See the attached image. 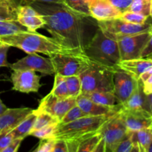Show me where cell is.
Masks as SVG:
<instances>
[{
  "mask_svg": "<svg viewBox=\"0 0 152 152\" xmlns=\"http://www.w3.org/2000/svg\"><path fill=\"white\" fill-rule=\"evenodd\" d=\"M37 117V115L33 111L26 118L24 119L19 125H17L13 130L10 131L13 137V139L23 140L25 137L29 135L31 131L34 129Z\"/></svg>",
  "mask_w": 152,
  "mask_h": 152,
  "instance_id": "obj_22",
  "label": "cell"
},
{
  "mask_svg": "<svg viewBox=\"0 0 152 152\" xmlns=\"http://www.w3.org/2000/svg\"><path fill=\"white\" fill-rule=\"evenodd\" d=\"M22 2L28 3L31 2H48V3H60L64 4V0H22Z\"/></svg>",
  "mask_w": 152,
  "mask_h": 152,
  "instance_id": "obj_45",
  "label": "cell"
},
{
  "mask_svg": "<svg viewBox=\"0 0 152 152\" xmlns=\"http://www.w3.org/2000/svg\"><path fill=\"white\" fill-rule=\"evenodd\" d=\"M101 138H102V136L99 133L94 136L91 137L82 141L77 145L75 152H93L94 149L96 146L98 142H99Z\"/></svg>",
  "mask_w": 152,
  "mask_h": 152,
  "instance_id": "obj_30",
  "label": "cell"
},
{
  "mask_svg": "<svg viewBox=\"0 0 152 152\" xmlns=\"http://www.w3.org/2000/svg\"><path fill=\"white\" fill-rule=\"evenodd\" d=\"M34 111L30 108H7L0 115V134L5 131H12L22 120Z\"/></svg>",
  "mask_w": 152,
  "mask_h": 152,
  "instance_id": "obj_16",
  "label": "cell"
},
{
  "mask_svg": "<svg viewBox=\"0 0 152 152\" xmlns=\"http://www.w3.org/2000/svg\"><path fill=\"white\" fill-rule=\"evenodd\" d=\"M84 53L94 63L112 71L118 68L120 55L117 42L105 36L99 28L86 45Z\"/></svg>",
  "mask_w": 152,
  "mask_h": 152,
  "instance_id": "obj_4",
  "label": "cell"
},
{
  "mask_svg": "<svg viewBox=\"0 0 152 152\" xmlns=\"http://www.w3.org/2000/svg\"><path fill=\"white\" fill-rule=\"evenodd\" d=\"M147 57H148V58H151V59H152V53H151V54H150V55H148V56H147Z\"/></svg>",
  "mask_w": 152,
  "mask_h": 152,
  "instance_id": "obj_53",
  "label": "cell"
},
{
  "mask_svg": "<svg viewBox=\"0 0 152 152\" xmlns=\"http://www.w3.org/2000/svg\"><path fill=\"white\" fill-rule=\"evenodd\" d=\"M151 128H152V116H151Z\"/></svg>",
  "mask_w": 152,
  "mask_h": 152,
  "instance_id": "obj_54",
  "label": "cell"
},
{
  "mask_svg": "<svg viewBox=\"0 0 152 152\" xmlns=\"http://www.w3.org/2000/svg\"><path fill=\"white\" fill-rule=\"evenodd\" d=\"M10 46L4 43L0 42V68L1 67H7L10 68V64L7 62V55Z\"/></svg>",
  "mask_w": 152,
  "mask_h": 152,
  "instance_id": "obj_39",
  "label": "cell"
},
{
  "mask_svg": "<svg viewBox=\"0 0 152 152\" xmlns=\"http://www.w3.org/2000/svg\"><path fill=\"white\" fill-rule=\"evenodd\" d=\"M87 96L93 102L102 105L114 107L119 104L114 91L92 92V93L89 94L87 96Z\"/></svg>",
  "mask_w": 152,
  "mask_h": 152,
  "instance_id": "obj_23",
  "label": "cell"
},
{
  "mask_svg": "<svg viewBox=\"0 0 152 152\" xmlns=\"http://www.w3.org/2000/svg\"><path fill=\"white\" fill-rule=\"evenodd\" d=\"M148 18V17H147V16L141 15L140 13L128 10V11H126L122 13L120 19L126 22H129V23L140 25V24L146 23Z\"/></svg>",
  "mask_w": 152,
  "mask_h": 152,
  "instance_id": "obj_34",
  "label": "cell"
},
{
  "mask_svg": "<svg viewBox=\"0 0 152 152\" xmlns=\"http://www.w3.org/2000/svg\"><path fill=\"white\" fill-rule=\"evenodd\" d=\"M17 22L22 26L25 27L28 31L31 32H35L39 28H44L45 25V19L40 14L37 16H22L18 17Z\"/></svg>",
  "mask_w": 152,
  "mask_h": 152,
  "instance_id": "obj_24",
  "label": "cell"
},
{
  "mask_svg": "<svg viewBox=\"0 0 152 152\" xmlns=\"http://www.w3.org/2000/svg\"><path fill=\"white\" fill-rule=\"evenodd\" d=\"M86 116H88L87 114L78 105H75L65 114V116L62 117V119L60 120L59 123H61V124H65V123H71V122L75 121V120H78V119L86 117Z\"/></svg>",
  "mask_w": 152,
  "mask_h": 152,
  "instance_id": "obj_31",
  "label": "cell"
},
{
  "mask_svg": "<svg viewBox=\"0 0 152 152\" xmlns=\"http://www.w3.org/2000/svg\"><path fill=\"white\" fill-rule=\"evenodd\" d=\"M117 114L124 122L128 132L151 127V114L145 109H126L120 106Z\"/></svg>",
  "mask_w": 152,
  "mask_h": 152,
  "instance_id": "obj_12",
  "label": "cell"
},
{
  "mask_svg": "<svg viewBox=\"0 0 152 152\" xmlns=\"http://www.w3.org/2000/svg\"><path fill=\"white\" fill-rule=\"evenodd\" d=\"M114 71L91 62L88 68L79 75L82 82L81 95L87 96L96 91H113Z\"/></svg>",
  "mask_w": 152,
  "mask_h": 152,
  "instance_id": "obj_5",
  "label": "cell"
},
{
  "mask_svg": "<svg viewBox=\"0 0 152 152\" xmlns=\"http://www.w3.org/2000/svg\"><path fill=\"white\" fill-rule=\"evenodd\" d=\"M10 68L13 71L16 69L31 70L45 75L55 74L54 68L50 58H45L37 53H28L26 56L10 64Z\"/></svg>",
  "mask_w": 152,
  "mask_h": 152,
  "instance_id": "obj_11",
  "label": "cell"
},
{
  "mask_svg": "<svg viewBox=\"0 0 152 152\" xmlns=\"http://www.w3.org/2000/svg\"><path fill=\"white\" fill-rule=\"evenodd\" d=\"M132 143L137 145L140 152H148L152 142V128L129 132Z\"/></svg>",
  "mask_w": 152,
  "mask_h": 152,
  "instance_id": "obj_19",
  "label": "cell"
},
{
  "mask_svg": "<svg viewBox=\"0 0 152 152\" xmlns=\"http://www.w3.org/2000/svg\"><path fill=\"white\" fill-rule=\"evenodd\" d=\"M130 152H140L137 145H135V144H133V146H132V148Z\"/></svg>",
  "mask_w": 152,
  "mask_h": 152,
  "instance_id": "obj_48",
  "label": "cell"
},
{
  "mask_svg": "<svg viewBox=\"0 0 152 152\" xmlns=\"http://www.w3.org/2000/svg\"><path fill=\"white\" fill-rule=\"evenodd\" d=\"M85 1H86V3H88V4H89V3L91 2V0H84Z\"/></svg>",
  "mask_w": 152,
  "mask_h": 152,
  "instance_id": "obj_51",
  "label": "cell"
},
{
  "mask_svg": "<svg viewBox=\"0 0 152 152\" xmlns=\"http://www.w3.org/2000/svg\"><path fill=\"white\" fill-rule=\"evenodd\" d=\"M23 140L22 139H16L10 144L7 147H6L4 150L1 152H15L16 150L19 149V146L21 145V142Z\"/></svg>",
  "mask_w": 152,
  "mask_h": 152,
  "instance_id": "obj_42",
  "label": "cell"
},
{
  "mask_svg": "<svg viewBox=\"0 0 152 152\" xmlns=\"http://www.w3.org/2000/svg\"><path fill=\"white\" fill-rule=\"evenodd\" d=\"M49 58L54 68L55 74L62 77L80 75L91 64L85 53H58Z\"/></svg>",
  "mask_w": 152,
  "mask_h": 152,
  "instance_id": "obj_6",
  "label": "cell"
},
{
  "mask_svg": "<svg viewBox=\"0 0 152 152\" xmlns=\"http://www.w3.org/2000/svg\"><path fill=\"white\" fill-rule=\"evenodd\" d=\"M124 122L118 114L110 117L101 128L99 134L104 140L105 152H114L128 135Z\"/></svg>",
  "mask_w": 152,
  "mask_h": 152,
  "instance_id": "obj_8",
  "label": "cell"
},
{
  "mask_svg": "<svg viewBox=\"0 0 152 152\" xmlns=\"http://www.w3.org/2000/svg\"><path fill=\"white\" fill-rule=\"evenodd\" d=\"M32 152H38V147H37V148H36Z\"/></svg>",
  "mask_w": 152,
  "mask_h": 152,
  "instance_id": "obj_52",
  "label": "cell"
},
{
  "mask_svg": "<svg viewBox=\"0 0 152 152\" xmlns=\"http://www.w3.org/2000/svg\"><path fill=\"white\" fill-rule=\"evenodd\" d=\"M144 109L146 110L150 114H152V94H148L145 96V105H144Z\"/></svg>",
  "mask_w": 152,
  "mask_h": 152,
  "instance_id": "obj_44",
  "label": "cell"
},
{
  "mask_svg": "<svg viewBox=\"0 0 152 152\" xmlns=\"http://www.w3.org/2000/svg\"><path fill=\"white\" fill-rule=\"evenodd\" d=\"M45 19V28L52 38L63 47L77 53H84L85 48L93 36L88 35L93 28L94 18L80 14L60 3L31 2Z\"/></svg>",
  "mask_w": 152,
  "mask_h": 152,
  "instance_id": "obj_1",
  "label": "cell"
},
{
  "mask_svg": "<svg viewBox=\"0 0 152 152\" xmlns=\"http://www.w3.org/2000/svg\"><path fill=\"white\" fill-rule=\"evenodd\" d=\"M65 77L68 95L71 97L77 98L82 93V82L79 75L69 76Z\"/></svg>",
  "mask_w": 152,
  "mask_h": 152,
  "instance_id": "obj_25",
  "label": "cell"
},
{
  "mask_svg": "<svg viewBox=\"0 0 152 152\" xmlns=\"http://www.w3.org/2000/svg\"><path fill=\"white\" fill-rule=\"evenodd\" d=\"M139 80L142 83L144 93L146 95L152 94V68L143 73Z\"/></svg>",
  "mask_w": 152,
  "mask_h": 152,
  "instance_id": "obj_35",
  "label": "cell"
},
{
  "mask_svg": "<svg viewBox=\"0 0 152 152\" xmlns=\"http://www.w3.org/2000/svg\"><path fill=\"white\" fill-rule=\"evenodd\" d=\"M23 30V26L17 22H0V37L10 35Z\"/></svg>",
  "mask_w": 152,
  "mask_h": 152,
  "instance_id": "obj_32",
  "label": "cell"
},
{
  "mask_svg": "<svg viewBox=\"0 0 152 152\" xmlns=\"http://www.w3.org/2000/svg\"><path fill=\"white\" fill-rule=\"evenodd\" d=\"M59 123H53V124L48 125L39 129L33 130L29 135L35 137L40 140H53L54 135L56 134V131H57Z\"/></svg>",
  "mask_w": 152,
  "mask_h": 152,
  "instance_id": "obj_27",
  "label": "cell"
},
{
  "mask_svg": "<svg viewBox=\"0 0 152 152\" xmlns=\"http://www.w3.org/2000/svg\"><path fill=\"white\" fill-rule=\"evenodd\" d=\"M0 42L17 48L27 53H40L48 56L58 53H77L63 47L52 37L28 30L0 37Z\"/></svg>",
  "mask_w": 152,
  "mask_h": 152,
  "instance_id": "obj_2",
  "label": "cell"
},
{
  "mask_svg": "<svg viewBox=\"0 0 152 152\" xmlns=\"http://www.w3.org/2000/svg\"><path fill=\"white\" fill-rule=\"evenodd\" d=\"M148 152H152V142L151 143V145H150L149 148H148Z\"/></svg>",
  "mask_w": 152,
  "mask_h": 152,
  "instance_id": "obj_49",
  "label": "cell"
},
{
  "mask_svg": "<svg viewBox=\"0 0 152 152\" xmlns=\"http://www.w3.org/2000/svg\"><path fill=\"white\" fill-rule=\"evenodd\" d=\"M50 93L54 96H57V97H69L65 77L59 75V74H55L53 86L52 90L50 91Z\"/></svg>",
  "mask_w": 152,
  "mask_h": 152,
  "instance_id": "obj_26",
  "label": "cell"
},
{
  "mask_svg": "<svg viewBox=\"0 0 152 152\" xmlns=\"http://www.w3.org/2000/svg\"><path fill=\"white\" fill-rule=\"evenodd\" d=\"M15 152H18V150H16V151H15Z\"/></svg>",
  "mask_w": 152,
  "mask_h": 152,
  "instance_id": "obj_55",
  "label": "cell"
},
{
  "mask_svg": "<svg viewBox=\"0 0 152 152\" xmlns=\"http://www.w3.org/2000/svg\"><path fill=\"white\" fill-rule=\"evenodd\" d=\"M117 68L126 71L136 80H139L143 73L152 68V59L145 57L120 61Z\"/></svg>",
  "mask_w": 152,
  "mask_h": 152,
  "instance_id": "obj_18",
  "label": "cell"
},
{
  "mask_svg": "<svg viewBox=\"0 0 152 152\" xmlns=\"http://www.w3.org/2000/svg\"><path fill=\"white\" fill-rule=\"evenodd\" d=\"M77 105L88 116H113L118 111L120 105L114 107L106 106L96 103L87 96L80 95L76 99Z\"/></svg>",
  "mask_w": 152,
  "mask_h": 152,
  "instance_id": "obj_17",
  "label": "cell"
},
{
  "mask_svg": "<svg viewBox=\"0 0 152 152\" xmlns=\"http://www.w3.org/2000/svg\"><path fill=\"white\" fill-rule=\"evenodd\" d=\"M145 96L146 94L143 91L142 83L139 80L138 86L134 93L126 102L120 104V106L126 109H144Z\"/></svg>",
  "mask_w": 152,
  "mask_h": 152,
  "instance_id": "obj_21",
  "label": "cell"
},
{
  "mask_svg": "<svg viewBox=\"0 0 152 152\" xmlns=\"http://www.w3.org/2000/svg\"><path fill=\"white\" fill-rule=\"evenodd\" d=\"M150 17L152 19V0H151V12H150Z\"/></svg>",
  "mask_w": 152,
  "mask_h": 152,
  "instance_id": "obj_50",
  "label": "cell"
},
{
  "mask_svg": "<svg viewBox=\"0 0 152 152\" xmlns=\"http://www.w3.org/2000/svg\"><path fill=\"white\" fill-rule=\"evenodd\" d=\"M14 140L10 131H5L0 134V152L8 146Z\"/></svg>",
  "mask_w": 152,
  "mask_h": 152,
  "instance_id": "obj_38",
  "label": "cell"
},
{
  "mask_svg": "<svg viewBox=\"0 0 152 152\" xmlns=\"http://www.w3.org/2000/svg\"><path fill=\"white\" fill-rule=\"evenodd\" d=\"M37 120H36L33 130H37V129H39L45 126H48V125L59 123V120L58 119L47 114V113H39V114H37Z\"/></svg>",
  "mask_w": 152,
  "mask_h": 152,
  "instance_id": "obj_33",
  "label": "cell"
},
{
  "mask_svg": "<svg viewBox=\"0 0 152 152\" xmlns=\"http://www.w3.org/2000/svg\"><path fill=\"white\" fill-rule=\"evenodd\" d=\"M151 36V31H150L121 37L116 40L120 50V61L141 58Z\"/></svg>",
  "mask_w": 152,
  "mask_h": 152,
  "instance_id": "obj_9",
  "label": "cell"
},
{
  "mask_svg": "<svg viewBox=\"0 0 152 152\" xmlns=\"http://www.w3.org/2000/svg\"><path fill=\"white\" fill-rule=\"evenodd\" d=\"M93 152H105V142H104V140L102 139V138H101L99 142H98L96 146L95 147V148L94 149Z\"/></svg>",
  "mask_w": 152,
  "mask_h": 152,
  "instance_id": "obj_46",
  "label": "cell"
},
{
  "mask_svg": "<svg viewBox=\"0 0 152 152\" xmlns=\"http://www.w3.org/2000/svg\"><path fill=\"white\" fill-rule=\"evenodd\" d=\"M97 25L105 36L115 41L121 37L152 31V24L149 22L140 25L132 24L120 18L97 22Z\"/></svg>",
  "mask_w": 152,
  "mask_h": 152,
  "instance_id": "obj_7",
  "label": "cell"
},
{
  "mask_svg": "<svg viewBox=\"0 0 152 152\" xmlns=\"http://www.w3.org/2000/svg\"><path fill=\"white\" fill-rule=\"evenodd\" d=\"M7 108H7V107L6 106L4 103H3L2 101H1V98H0V115H1L2 114H4V113L7 111Z\"/></svg>",
  "mask_w": 152,
  "mask_h": 152,
  "instance_id": "obj_47",
  "label": "cell"
},
{
  "mask_svg": "<svg viewBox=\"0 0 152 152\" xmlns=\"http://www.w3.org/2000/svg\"><path fill=\"white\" fill-rule=\"evenodd\" d=\"M12 89L16 91L28 94L38 92L41 87L39 76L31 70H13L11 74Z\"/></svg>",
  "mask_w": 152,
  "mask_h": 152,
  "instance_id": "obj_14",
  "label": "cell"
},
{
  "mask_svg": "<svg viewBox=\"0 0 152 152\" xmlns=\"http://www.w3.org/2000/svg\"><path fill=\"white\" fill-rule=\"evenodd\" d=\"M133 143L131 140L130 135L128 133V135L124 140L120 143V145L116 148L114 152H130L132 150Z\"/></svg>",
  "mask_w": 152,
  "mask_h": 152,
  "instance_id": "obj_40",
  "label": "cell"
},
{
  "mask_svg": "<svg viewBox=\"0 0 152 152\" xmlns=\"http://www.w3.org/2000/svg\"><path fill=\"white\" fill-rule=\"evenodd\" d=\"M88 6L91 16L97 22L117 19L122 15L108 0H91Z\"/></svg>",
  "mask_w": 152,
  "mask_h": 152,
  "instance_id": "obj_15",
  "label": "cell"
},
{
  "mask_svg": "<svg viewBox=\"0 0 152 152\" xmlns=\"http://www.w3.org/2000/svg\"><path fill=\"white\" fill-rule=\"evenodd\" d=\"M37 15H39L38 12L32 6L26 4V3L20 2L19 7H18V17L37 16Z\"/></svg>",
  "mask_w": 152,
  "mask_h": 152,
  "instance_id": "obj_36",
  "label": "cell"
},
{
  "mask_svg": "<svg viewBox=\"0 0 152 152\" xmlns=\"http://www.w3.org/2000/svg\"><path fill=\"white\" fill-rule=\"evenodd\" d=\"M19 4L16 0H0V22H17Z\"/></svg>",
  "mask_w": 152,
  "mask_h": 152,
  "instance_id": "obj_20",
  "label": "cell"
},
{
  "mask_svg": "<svg viewBox=\"0 0 152 152\" xmlns=\"http://www.w3.org/2000/svg\"><path fill=\"white\" fill-rule=\"evenodd\" d=\"M51 152H69L68 144L62 140H56Z\"/></svg>",
  "mask_w": 152,
  "mask_h": 152,
  "instance_id": "obj_41",
  "label": "cell"
},
{
  "mask_svg": "<svg viewBox=\"0 0 152 152\" xmlns=\"http://www.w3.org/2000/svg\"><path fill=\"white\" fill-rule=\"evenodd\" d=\"M114 91L119 104L126 102L137 88L139 80L123 70L117 68L114 72Z\"/></svg>",
  "mask_w": 152,
  "mask_h": 152,
  "instance_id": "obj_13",
  "label": "cell"
},
{
  "mask_svg": "<svg viewBox=\"0 0 152 152\" xmlns=\"http://www.w3.org/2000/svg\"><path fill=\"white\" fill-rule=\"evenodd\" d=\"M151 0H133L129 10L149 17Z\"/></svg>",
  "mask_w": 152,
  "mask_h": 152,
  "instance_id": "obj_28",
  "label": "cell"
},
{
  "mask_svg": "<svg viewBox=\"0 0 152 152\" xmlns=\"http://www.w3.org/2000/svg\"><path fill=\"white\" fill-rule=\"evenodd\" d=\"M64 4L71 10L87 16H91L89 6L84 0H64Z\"/></svg>",
  "mask_w": 152,
  "mask_h": 152,
  "instance_id": "obj_29",
  "label": "cell"
},
{
  "mask_svg": "<svg viewBox=\"0 0 152 152\" xmlns=\"http://www.w3.org/2000/svg\"><path fill=\"white\" fill-rule=\"evenodd\" d=\"M151 116H152V114H151Z\"/></svg>",
  "mask_w": 152,
  "mask_h": 152,
  "instance_id": "obj_56",
  "label": "cell"
},
{
  "mask_svg": "<svg viewBox=\"0 0 152 152\" xmlns=\"http://www.w3.org/2000/svg\"><path fill=\"white\" fill-rule=\"evenodd\" d=\"M112 116H86L65 124L59 123L53 140L68 144L69 152H75L80 142L97 134L105 122Z\"/></svg>",
  "mask_w": 152,
  "mask_h": 152,
  "instance_id": "obj_3",
  "label": "cell"
},
{
  "mask_svg": "<svg viewBox=\"0 0 152 152\" xmlns=\"http://www.w3.org/2000/svg\"><path fill=\"white\" fill-rule=\"evenodd\" d=\"M114 7L122 13L128 11L133 0H108Z\"/></svg>",
  "mask_w": 152,
  "mask_h": 152,
  "instance_id": "obj_37",
  "label": "cell"
},
{
  "mask_svg": "<svg viewBox=\"0 0 152 152\" xmlns=\"http://www.w3.org/2000/svg\"><path fill=\"white\" fill-rule=\"evenodd\" d=\"M77 98H60L49 93L40 101L37 109L34 110L36 114L39 113H47L59 120H62L65 114L75 105H77Z\"/></svg>",
  "mask_w": 152,
  "mask_h": 152,
  "instance_id": "obj_10",
  "label": "cell"
},
{
  "mask_svg": "<svg viewBox=\"0 0 152 152\" xmlns=\"http://www.w3.org/2000/svg\"><path fill=\"white\" fill-rule=\"evenodd\" d=\"M151 53H152V31L151 38H150L147 45L145 46V49H144L143 51H142V55H141V58L147 57V56H148V55L151 54Z\"/></svg>",
  "mask_w": 152,
  "mask_h": 152,
  "instance_id": "obj_43",
  "label": "cell"
}]
</instances>
